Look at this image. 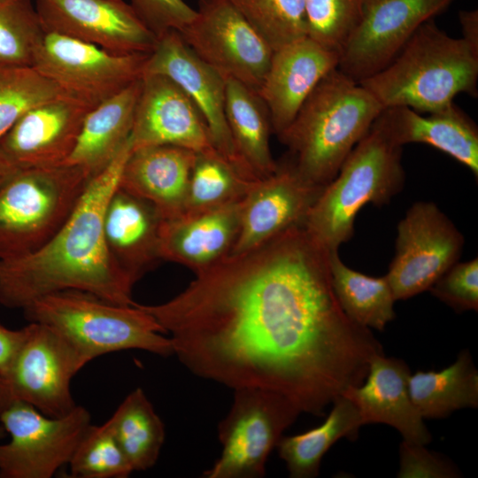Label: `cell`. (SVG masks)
I'll list each match as a JSON object with an SVG mask.
<instances>
[{"instance_id": "obj_1", "label": "cell", "mask_w": 478, "mask_h": 478, "mask_svg": "<svg viewBox=\"0 0 478 478\" xmlns=\"http://www.w3.org/2000/svg\"><path fill=\"white\" fill-rule=\"evenodd\" d=\"M329 252L304 226L294 227L197 274L167 302L140 306L195 375L233 389L270 390L322 416L383 353L371 329L342 309Z\"/></svg>"}, {"instance_id": "obj_2", "label": "cell", "mask_w": 478, "mask_h": 478, "mask_svg": "<svg viewBox=\"0 0 478 478\" xmlns=\"http://www.w3.org/2000/svg\"><path fill=\"white\" fill-rule=\"evenodd\" d=\"M131 150L129 138L113 160L91 178L71 215L42 247L0 259L1 305L23 310L42 297L68 289L121 305H135V284L111 255L104 233L105 208Z\"/></svg>"}, {"instance_id": "obj_3", "label": "cell", "mask_w": 478, "mask_h": 478, "mask_svg": "<svg viewBox=\"0 0 478 478\" xmlns=\"http://www.w3.org/2000/svg\"><path fill=\"white\" fill-rule=\"evenodd\" d=\"M383 109L366 89L335 68L278 137L289 148V161L298 175L325 187Z\"/></svg>"}, {"instance_id": "obj_4", "label": "cell", "mask_w": 478, "mask_h": 478, "mask_svg": "<svg viewBox=\"0 0 478 478\" xmlns=\"http://www.w3.org/2000/svg\"><path fill=\"white\" fill-rule=\"evenodd\" d=\"M478 54L434 20L424 22L382 70L358 83L385 108L433 112L460 93L476 95Z\"/></svg>"}, {"instance_id": "obj_5", "label": "cell", "mask_w": 478, "mask_h": 478, "mask_svg": "<svg viewBox=\"0 0 478 478\" xmlns=\"http://www.w3.org/2000/svg\"><path fill=\"white\" fill-rule=\"evenodd\" d=\"M401 158L402 146L377 118L310 209L304 225L310 235L328 251H338L352 237L363 206L389 204L403 189Z\"/></svg>"}, {"instance_id": "obj_6", "label": "cell", "mask_w": 478, "mask_h": 478, "mask_svg": "<svg viewBox=\"0 0 478 478\" xmlns=\"http://www.w3.org/2000/svg\"><path fill=\"white\" fill-rule=\"evenodd\" d=\"M29 322L47 325L71 342L87 363L108 353L142 350L173 355L162 327L138 303L121 305L68 289L42 297L22 310Z\"/></svg>"}, {"instance_id": "obj_7", "label": "cell", "mask_w": 478, "mask_h": 478, "mask_svg": "<svg viewBox=\"0 0 478 478\" xmlns=\"http://www.w3.org/2000/svg\"><path fill=\"white\" fill-rule=\"evenodd\" d=\"M92 177L68 164L16 171L0 188V259L29 254L47 243L71 215Z\"/></svg>"}, {"instance_id": "obj_8", "label": "cell", "mask_w": 478, "mask_h": 478, "mask_svg": "<svg viewBox=\"0 0 478 478\" xmlns=\"http://www.w3.org/2000/svg\"><path fill=\"white\" fill-rule=\"evenodd\" d=\"M234 390L231 408L218 425L221 454L203 476L261 478L269 454L301 412L289 399L270 390Z\"/></svg>"}, {"instance_id": "obj_9", "label": "cell", "mask_w": 478, "mask_h": 478, "mask_svg": "<svg viewBox=\"0 0 478 478\" xmlns=\"http://www.w3.org/2000/svg\"><path fill=\"white\" fill-rule=\"evenodd\" d=\"M10 367L0 373V406L12 401L33 405L50 417H62L77 405L71 382L88 363L74 345L52 328L29 322Z\"/></svg>"}, {"instance_id": "obj_10", "label": "cell", "mask_w": 478, "mask_h": 478, "mask_svg": "<svg viewBox=\"0 0 478 478\" xmlns=\"http://www.w3.org/2000/svg\"><path fill=\"white\" fill-rule=\"evenodd\" d=\"M0 424L10 435L0 444V477L50 478L68 465L91 415L77 405L66 415L50 417L16 400L0 406Z\"/></svg>"}, {"instance_id": "obj_11", "label": "cell", "mask_w": 478, "mask_h": 478, "mask_svg": "<svg viewBox=\"0 0 478 478\" xmlns=\"http://www.w3.org/2000/svg\"><path fill=\"white\" fill-rule=\"evenodd\" d=\"M150 54H115L63 35L44 32L32 67L91 108L143 75Z\"/></svg>"}, {"instance_id": "obj_12", "label": "cell", "mask_w": 478, "mask_h": 478, "mask_svg": "<svg viewBox=\"0 0 478 478\" xmlns=\"http://www.w3.org/2000/svg\"><path fill=\"white\" fill-rule=\"evenodd\" d=\"M193 20L178 31L190 50L225 79L258 91L274 53L230 0H199Z\"/></svg>"}, {"instance_id": "obj_13", "label": "cell", "mask_w": 478, "mask_h": 478, "mask_svg": "<svg viewBox=\"0 0 478 478\" xmlns=\"http://www.w3.org/2000/svg\"><path fill=\"white\" fill-rule=\"evenodd\" d=\"M463 245V235L435 203H414L397 224L395 256L386 274L396 300L428 290L459 261Z\"/></svg>"}, {"instance_id": "obj_14", "label": "cell", "mask_w": 478, "mask_h": 478, "mask_svg": "<svg viewBox=\"0 0 478 478\" xmlns=\"http://www.w3.org/2000/svg\"><path fill=\"white\" fill-rule=\"evenodd\" d=\"M454 0H372L340 52L338 69L359 82L384 68L426 21Z\"/></svg>"}, {"instance_id": "obj_15", "label": "cell", "mask_w": 478, "mask_h": 478, "mask_svg": "<svg viewBox=\"0 0 478 478\" xmlns=\"http://www.w3.org/2000/svg\"><path fill=\"white\" fill-rule=\"evenodd\" d=\"M45 32L115 54H150L158 37L124 0H35Z\"/></svg>"}, {"instance_id": "obj_16", "label": "cell", "mask_w": 478, "mask_h": 478, "mask_svg": "<svg viewBox=\"0 0 478 478\" xmlns=\"http://www.w3.org/2000/svg\"><path fill=\"white\" fill-rule=\"evenodd\" d=\"M143 74H161L175 82L203 117L216 150L243 176L253 180L239 162L227 126L226 79L201 60L178 31H168L158 37Z\"/></svg>"}, {"instance_id": "obj_17", "label": "cell", "mask_w": 478, "mask_h": 478, "mask_svg": "<svg viewBox=\"0 0 478 478\" xmlns=\"http://www.w3.org/2000/svg\"><path fill=\"white\" fill-rule=\"evenodd\" d=\"M93 108L69 95L27 111L0 138V155L14 168L64 165Z\"/></svg>"}, {"instance_id": "obj_18", "label": "cell", "mask_w": 478, "mask_h": 478, "mask_svg": "<svg viewBox=\"0 0 478 478\" xmlns=\"http://www.w3.org/2000/svg\"><path fill=\"white\" fill-rule=\"evenodd\" d=\"M132 150L173 145L196 153L218 152L196 105L171 79L143 74L133 128Z\"/></svg>"}, {"instance_id": "obj_19", "label": "cell", "mask_w": 478, "mask_h": 478, "mask_svg": "<svg viewBox=\"0 0 478 478\" xmlns=\"http://www.w3.org/2000/svg\"><path fill=\"white\" fill-rule=\"evenodd\" d=\"M324 187L309 184L289 161L255 181L241 203L240 227L231 254L252 250L281 233L304 226Z\"/></svg>"}, {"instance_id": "obj_20", "label": "cell", "mask_w": 478, "mask_h": 478, "mask_svg": "<svg viewBox=\"0 0 478 478\" xmlns=\"http://www.w3.org/2000/svg\"><path fill=\"white\" fill-rule=\"evenodd\" d=\"M340 53L310 37L274 50L268 70L258 89L266 104L273 133L279 136L320 83L338 67Z\"/></svg>"}, {"instance_id": "obj_21", "label": "cell", "mask_w": 478, "mask_h": 478, "mask_svg": "<svg viewBox=\"0 0 478 478\" xmlns=\"http://www.w3.org/2000/svg\"><path fill=\"white\" fill-rule=\"evenodd\" d=\"M409 366L384 354L373 357L365 381L343 396L357 407L363 425L382 423L396 428L403 440L426 445L431 435L409 392Z\"/></svg>"}, {"instance_id": "obj_22", "label": "cell", "mask_w": 478, "mask_h": 478, "mask_svg": "<svg viewBox=\"0 0 478 478\" xmlns=\"http://www.w3.org/2000/svg\"><path fill=\"white\" fill-rule=\"evenodd\" d=\"M241 203L164 220L161 259L197 274L229 256L239 232Z\"/></svg>"}, {"instance_id": "obj_23", "label": "cell", "mask_w": 478, "mask_h": 478, "mask_svg": "<svg viewBox=\"0 0 478 478\" xmlns=\"http://www.w3.org/2000/svg\"><path fill=\"white\" fill-rule=\"evenodd\" d=\"M164 218L150 202L118 188L105 208L104 233L107 248L134 284L160 257Z\"/></svg>"}, {"instance_id": "obj_24", "label": "cell", "mask_w": 478, "mask_h": 478, "mask_svg": "<svg viewBox=\"0 0 478 478\" xmlns=\"http://www.w3.org/2000/svg\"><path fill=\"white\" fill-rule=\"evenodd\" d=\"M196 152L173 145L132 150L119 187L151 203L164 220L182 213Z\"/></svg>"}, {"instance_id": "obj_25", "label": "cell", "mask_w": 478, "mask_h": 478, "mask_svg": "<svg viewBox=\"0 0 478 478\" xmlns=\"http://www.w3.org/2000/svg\"><path fill=\"white\" fill-rule=\"evenodd\" d=\"M378 120L398 145L412 143L430 145L478 177V128L454 103L427 116L405 106L385 108Z\"/></svg>"}, {"instance_id": "obj_26", "label": "cell", "mask_w": 478, "mask_h": 478, "mask_svg": "<svg viewBox=\"0 0 478 478\" xmlns=\"http://www.w3.org/2000/svg\"><path fill=\"white\" fill-rule=\"evenodd\" d=\"M142 88V78L91 109L75 147L65 164L100 173L128 142Z\"/></svg>"}, {"instance_id": "obj_27", "label": "cell", "mask_w": 478, "mask_h": 478, "mask_svg": "<svg viewBox=\"0 0 478 478\" xmlns=\"http://www.w3.org/2000/svg\"><path fill=\"white\" fill-rule=\"evenodd\" d=\"M225 111L235 150L245 173L253 180L274 173L279 164L270 149L272 123L258 91L227 78Z\"/></svg>"}, {"instance_id": "obj_28", "label": "cell", "mask_w": 478, "mask_h": 478, "mask_svg": "<svg viewBox=\"0 0 478 478\" xmlns=\"http://www.w3.org/2000/svg\"><path fill=\"white\" fill-rule=\"evenodd\" d=\"M409 392L423 419H442L454 411L478 406V371L467 350L441 371H418L409 377Z\"/></svg>"}, {"instance_id": "obj_29", "label": "cell", "mask_w": 478, "mask_h": 478, "mask_svg": "<svg viewBox=\"0 0 478 478\" xmlns=\"http://www.w3.org/2000/svg\"><path fill=\"white\" fill-rule=\"evenodd\" d=\"M320 426L302 434L281 436L277 443L280 458L286 463L289 476L312 478L319 474L325 453L341 438L356 440L363 426L355 405L341 395Z\"/></svg>"}, {"instance_id": "obj_30", "label": "cell", "mask_w": 478, "mask_h": 478, "mask_svg": "<svg viewBox=\"0 0 478 478\" xmlns=\"http://www.w3.org/2000/svg\"><path fill=\"white\" fill-rule=\"evenodd\" d=\"M329 269L336 298L351 320L382 331L394 320L397 300L386 274L369 276L350 268L342 261L337 250L329 252Z\"/></svg>"}, {"instance_id": "obj_31", "label": "cell", "mask_w": 478, "mask_h": 478, "mask_svg": "<svg viewBox=\"0 0 478 478\" xmlns=\"http://www.w3.org/2000/svg\"><path fill=\"white\" fill-rule=\"evenodd\" d=\"M107 421L133 471L156 464L165 441V426L141 388L131 391Z\"/></svg>"}, {"instance_id": "obj_32", "label": "cell", "mask_w": 478, "mask_h": 478, "mask_svg": "<svg viewBox=\"0 0 478 478\" xmlns=\"http://www.w3.org/2000/svg\"><path fill=\"white\" fill-rule=\"evenodd\" d=\"M257 181L243 176L219 152L197 153L182 213L198 212L240 202Z\"/></svg>"}, {"instance_id": "obj_33", "label": "cell", "mask_w": 478, "mask_h": 478, "mask_svg": "<svg viewBox=\"0 0 478 478\" xmlns=\"http://www.w3.org/2000/svg\"><path fill=\"white\" fill-rule=\"evenodd\" d=\"M273 50L307 36L305 0H230Z\"/></svg>"}, {"instance_id": "obj_34", "label": "cell", "mask_w": 478, "mask_h": 478, "mask_svg": "<svg viewBox=\"0 0 478 478\" xmlns=\"http://www.w3.org/2000/svg\"><path fill=\"white\" fill-rule=\"evenodd\" d=\"M63 95L32 66L0 65V138L27 111Z\"/></svg>"}, {"instance_id": "obj_35", "label": "cell", "mask_w": 478, "mask_h": 478, "mask_svg": "<svg viewBox=\"0 0 478 478\" xmlns=\"http://www.w3.org/2000/svg\"><path fill=\"white\" fill-rule=\"evenodd\" d=\"M44 32L33 0H0V65L32 66Z\"/></svg>"}, {"instance_id": "obj_36", "label": "cell", "mask_w": 478, "mask_h": 478, "mask_svg": "<svg viewBox=\"0 0 478 478\" xmlns=\"http://www.w3.org/2000/svg\"><path fill=\"white\" fill-rule=\"evenodd\" d=\"M68 466L75 478H126L133 472L107 420L88 428Z\"/></svg>"}, {"instance_id": "obj_37", "label": "cell", "mask_w": 478, "mask_h": 478, "mask_svg": "<svg viewBox=\"0 0 478 478\" xmlns=\"http://www.w3.org/2000/svg\"><path fill=\"white\" fill-rule=\"evenodd\" d=\"M372 0H305L307 36L339 53Z\"/></svg>"}, {"instance_id": "obj_38", "label": "cell", "mask_w": 478, "mask_h": 478, "mask_svg": "<svg viewBox=\"0 0 478 478\" xmlns=\"http://www.w3.org/2000/svg\"><path fill=\"white\" fill-rule=\"evenodd\" d=\"M430 293L454 311L478 310V259L459 260L429 288Z\"/></svg>"}, {"instance_id": "obj_39", "label": "cell", "mask_w": 478, "mask_h": 478, "mask_svg": "<svg viewBox=\"0 0 478 478\" xmlns=\"http://www.w3.org/2000/svg\"><path fill=\"white\" fill-rule=\"evenodd\" d=\"M129 4L157 37L181 31L197 13L184 0H130Z\"/></svg>"}, {"instance_id": "obj_40", "label": "cell", "mask_w": 478, "mask_h": 478, "mask_svg": "<svg viewBox=\"0 0 478 478\" xmlns=\"http://www.w3.org/2000/svg\"><path fill=\"white\" fill-rule=\"evenodd\" d=\"M400 469L397 477H459L453 464L419 444L403 440L400 444Z\"/></svg>"}, {"instance_id": "obj_41", "label": "cell", "mask_w": 478, "mask_h": 478, "mask_svg": "<svg viewBox=\"0 0 478 478\" xmlns=\"http://www.w3.org/2000/svg\"><path fill=\"white\" fill-rule=\"evenodd\" d=\"M26 327L12 330L0 324V373L5 372L14 360L25 337Z\"/></svg>"}, {"instance_id": "obj_42", "label": "cell", "mask_w": 478, "mask_h": 478, "mask_svg": "<svg viewBox=\"0 0 478 478\" xmlns=\"http://www.w3.org/2000/svg\"><path fill=\"white\" fill-rule=\"evenodd\" d=\"M459 19L462 30V39L478 54V11H460Z\"/></svg>"}, {"instance_id": "obj_43", "label": "cell", "mask_w": 478, "mask_h": 478, "mask_svg": "<svg viewBox=\"0 0 478 478\" xmlns=\"http://www.w3.org/2000/svg\"><path fill=\"white\" fill-rule=\"evenodd\" d=\"M18 169L7 163L0 155V188L15 173Z\"/></svg>"}, {"instance_id": "obj_44", "label": "cell", "mask_w": 478, "mask_h": 478, "mask_svg": "<svg viewBox=\"0 0 478 478\" xmlns=\"http://www.w3.org/2000/svg\"><path fill=\"white\" fill-rule=\"evenodd\" d=\"M5 433H6L5 430L0 424V440L5 436Z\"/></svg>"}]
</instances>
